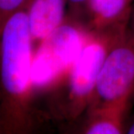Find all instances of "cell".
I'll return each instance as SVG.
<instances>
[{
	"instance_id": "cell-7",
	"label": "cell",
	"mask_w": 134,
	"mask_h": 134,
	"mask_svg": "<svg viewBox=\"0 0 134 134\" xmlns=\"http://www.w3.org/2000/svg\"><path fill=\"white\" fill-rule=\"evenodd\" d=\"M134 0H89L84 23L94 31L128 28Z\"/></svg>"
},
{
	"instance_id": "cell-13",
	"label": "cell",
	"mask_w": 134,
	"mask_h": 134,
	"mask_svg": "<svg viewBox=\"0 0 134 134\" xmlns=\"http://www.w3.org/2000/svg\"><path fill=\"white\" fill-rule=\"evenodd\" d=\"M0 134H2V132H1V128H0Z\"/></svg>"
},
{
	"instance_id": "cell-3",
	"label": "cell",
	"mask_w": 134,
	"mask_h": 134,
	"mask_svg": "<svg viewBox=\"0 0 134 134\" xmlns=\"http://www.w3.org/2000/svg\"><path fill=\"white\" fill-rule=\"evenodd\" d=\"M85 23L71 18L38 44L33 54L31 81L36 96L51 92L65 78L89 36Z\"/></svg>"
},
{
	"instance_id": "cell-11",
	"label": "cell",
	"mask_w": 134,
	"mask_h": 134,
	"mask_svg": "<svg viewBox=\"0 0 134 134\" xmlns=\"http://www.w3.org/2000/svg\"><path fill=\"white\" fill-rule=\"evenodd\" d=\"M128 30L131 34L134 35V4L132 6V12H131L130 19H129V24H128Z\"/></svg>"
},
{
	"instance_id": "cell-9",
	"label": "cell",
	"mask_w": 134,
	"mask_h": 134,
	"mask_svg": "<svg viewBox=\"0 0 134 134\" xmlns=\"http://www.w3.org/2000/svg\"><path fill=\"white\" fill-rule=\"evenodd\" d=\"M89 0H68V18L80 20L84 23L85 12Z\"/></svg>"
},
{
	"instance_id": "cell-8",
	"label": "cell",
	"mask_w": 134,
	"mask_h": 134,
	"mask_svg": "<svg viewBox=\"0 0 134 134\" xmlns=\"http://www.w3.org/2000/svg\"><path fill=\"white\" fill-rule=\"evenodd\" d=\"M26 0H0V34L7 20L24 7Z\"/></svg>"
},
{
	"instance_id": "cell-5",
	"label": "cell",
	"mask_w": 134,
	"mask_h": 134,
	"mask_svg": "<svg viewBox=\"0 0 134 134\" xmlns=\"http://www.w3.org/2000/svg\"><path fill=\"white\" fill-rule=\"evenodd\" d=\"M24 8L33 43H41L68 18V0H26Z\"/></svg>"
},
{
	"instance_id": "cell-4",
	"label": "cell",
	"mask_w": 134,
	"mask_h": 134,
	"mask_svg": "<svg viewBox=\"0 0 134 134\" xmlns=\"http://www.w3.org/2000/svg\"><path fill=\"white\" fill-rule=\"evenodd\" d=\"M134 93V35L125 31L108 51L88 111L129 109Z\"/></svg>"
},
{
	"instance_id": "cell-1",
	"label": "cell",
	"mask_w": 134,
	"mask_h": 134,
	"mask_svg": "<svg viewBox=\"0 0 134 134\" xmlns=\"http://www.w3.org/2000/svg\"><path fill=\"white\" fill-rule=\"evenodd\" d=\"M33 40L25 8L0 34V128L2 134H42L47 121L31 81Z\"/></svg>"
},
{
	"instance_id": "cell-10",
	"label": "cell",
	"mask_w": 134,
	"mask_h": 134,
	"mask_svg": "<svg viewBox=\"0 0 134 134\" xmlns=\"http://www.w3.org/2000/svg\"><path fill=\"white\" fill-rule=\"evenodd\" d=\"M124 134H134V113H132L128 119H126V117H125Z\"/></svg>"
},
{
	"instance_id": "cell-6",
	"label": "cell",
	"mask_w": 134,
	"mask_h": 134,
	"mask_svg": "<svg viewBox=\"0 0 134 134\" xmlns=\"http://www.w3.org/2000/svg\"><path fill=\"white\" fill-rule=\"evenodd\" d=\"M127 112L120 108L88 111L75 121L58 125L57 134H124Z\"/></svg>"
},
{
	"instance_id": "cell-2",
	"label": "cell",
	"mask_w": 134,
	"mask_h": 134,
	"mask_svg": "<svg viewBox=\"0 0 134 134\" xmlns=\"http://www.w3.org/2000/svg\"><path fill=\"white\" fill-rule=\"evenodd\" d=\"M128 30H90L79 57L57 87L48 93L43 114L56 125L70 123L83 116L89 107L96 81L108 51L115 41Z\"/></svg>"
},
{
	"instance_id": "cell-12",
	"label": "cell",
	"mask_w": 134,
	"mask_h": 134,
	"mask_svg": "<svg viewBox=\"0 0 134 134\" xmlns=\"http://www.w3.org/2000/svg\"><path fill=\"white\" fill-rule=\"evenodd\" d=\"M133 99H134V93H133V96H132V100H133Z\"/></svg>"
}]
</instances>
